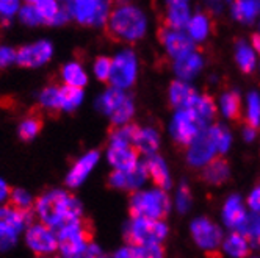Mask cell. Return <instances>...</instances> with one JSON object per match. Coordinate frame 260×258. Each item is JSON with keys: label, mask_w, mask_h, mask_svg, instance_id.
I'll return each instance as SVG.
<instances>
[{"label": "cell", "mask_w": 260, "mask_h": 258, "mask_svg": "<svg viewBox=\"0 0 260 258\" xmlns=\"http://www.w3.org/2000/svg\"><path fill=\"white\" fill-rule=\"evenodd\" d=\"M260 124V96L251 93L248 96V125L257 128Z\"/></svg>", "instance_id": "cell-41"}, {"label": "cell", "mask_w": 260, "mask_h": 258, "mask_svg": "<svg viewBox=\"0 0 260 258\" xmlns=\"http://www.w3.org/2000/svg\"><path fill=\"white\" fill-rule=\"evenodd\" d=\"M10 202H11V207L21 211H30L33 205L31 196L25 190H21V188H16L10 193Z\"/></svg>", "instance_id": "cell-40"}, {"label": "cell", "mask_w": 260, "mask_h": 258, "mask_svg": "<svg viewBox=\"0 0 260 258\" xmlns=\"http://www.w3.org/2000/svg\"><path fill=\"white\" fill-rule=\"evenodd\" d=\"M248 213L245 210L243 202L240 200L238 196H232L228 199L224 204V210H222V219H224V224L231 229H240L241 224L245 223Z\"/></svg>", "instance_id": "cell-22"}, {"label": "cell", "mask_w": 260, "mask_h": 258, "mask_svg": "<svg viewBox=\"0 0 260 258\" xmlns=\"http://www.w3.org/2000/svg\"><path fill=\"white\" fill-rule=\"evenodd\" d=\"M249 243L240 232L231 233L224 241V252L234 258H245L249 253Z\"/></svg>", "instance_id": "cell-31"}, {"label": "cell", "mask_w": 260, "mask_h": 258, "mask_svg": "<svg viewBox=\"0 0 260 258\" xmlns=\"http://www.w3.org/2000/svg\"><path fill=\"white\" fill-rule=\"evenodd\" d=\"M107 28L110 36H113L116 41L134 43L143 38L147 28V21L144 13L138 7L121 4L111 10L107 21Z\"/></svg>", "instance_id": "cell-2"}, {"label": "cell", "mask_w": 260, "mask_h": 258, "mask_svg": "<svg viewBox=\"0 0 260 258\" xmlns=\"http://www.w3.org/2000/svg\"><path fill=\"white\" fill-rule=\"evenodd\" d=\"M25 241L38 256L53 255L58 250L57 233L44 224H31L25 230Z\"/></svg>", "instance_id": "cell-12"}, {"label": "cell", "mask_w": 260, "mask_h": 258, "mask_svg": "<svg viewBox=\"0 0 260 258\" xmlns=\"http://www.w3.org/2000/svg\"><path fill=\"white\" fill-rule=\"evenodd\" d=\"M138 63L137 57L132 50H122L116 57L111 60V73H110V83L111 88L125 89L132 86L137 79Z\"/></svg>", "instance_id": "cell-10"}, {"label": "cell", "mask_w": 260, "mask_h": 258, "mask_svg": "<svg viewBox=\"0 0 260 258\" xmlns=\"http://www.w3.org/2000/svg\"><path fill=\"white\" fill-rule=\"evenodd\" d=\"M243 138H245L246 141H252V139L255 138V128L246 125V127H245V130H243Z\"/></svg>", "instance_id": "cell-51"}, {"label": "cell", "mask_w": 260, "mask_h": 258, "mask_svg": "<svg viewBox=\"0 0 260 258\" xmlns=\"http://www.w3.org/2000/svg\"><path fill=\"white\" fill-rule=\"evenodd\" d=\"M191 109H194V113L204 122H207V121H210L215 116V113H216V105H215V102H213V99L210 96H199L196 105Z\"/></svg>", "instance_id": "cell-38"}, {"label": "cell", "mask_w": 260, "mask_h": 258, "mask_svg": "<svg viewBox=\"0 0 260 258\" xmlns=\"http://www.w3.org/2000/svg\"><path fill=\"white\" fill-rule=\"evenodd\" d=\"M41 127H43V121L40 116H28L19 125V136L24 141H30L38 136V133L41 132Z\"/></svg>", "instance_id": "cell-35"}, {"label": "cell", "mask_w": 260, "mask_h": 258, "mask_svg": "<svg viewBox=\"0 0 260 258\" xmlns=\"http://www.w3.org/2000/svg\"><path fill=\"white\" fill-rule=\"evenodd\" d=\"M17 14H19V19L24 24H27V25H40L38 16H36V11H35L31 2H27L25 5H22Z\"/></svg>", "instance_id": "cell-44"}, {"label": "cell", "mask_w": 260, "mask_h": 258, "mask_svg": "<svg viewBox=\"0 0 260 258\" xmlns=\"http://www.w3.org/2000/svg\"><path fill=\"white\" fill-rule=\"evenodd\" d=\"M40 258H57V256H52V255H46V256H40Z\"/></svg>", "instance_id": "cell-53"}, {"label": "cell", "mask_w": 260, "mask_h": 258, "mask_svg": "<svg viewBox=\"0 0 260 258\" xmlns=\"http://www.w3.org/2000/svg\"><path fill=\"white\" fill-rule=\"evenodd\" d=\"M202 64H204V60L199 53L193 52L190 55H187L185 58H180L176 61L174 64V69H176V73L183 80H190L193 79L196 73L202 69Z\"/></svg>", "instance_id": "cell-26"}, {"label": "cell", "mask_w": 260, "mask_h": 258, "mask_svg": "<svg viewBox=\"0 0 260 258\" xmlns=\"http://www.w3.org/2000/svg\"><path fill=\"white\" fill-rule=\"evenodd\" d=\"M204 127L206 122L194 113V109H180L176 113L170 130L177 144L190 145L204 132Z\"/></svg>", "instance_id": "cell-9"}, {"label": "cell", "mask_w": 260, "mask_h": 258, "mask_svg": "<svg viewBox=\"0 0 260 258\" xmlns=\"http://www.w3.org/2000/svg\"><path fill=\"white\" fill-rule=\"evenodd\" d=\"M176 205H177V210L180 213L187 211L191 205V191L188 188L187 183H182L179 191H177V196H176Z\"/></svg>", "instance_id": "cell-42"}, {"label": "cell", "mask_w": 260, "mask_h": 258, "mask_svg": "<svg viewBox=\"0 0 260 258\" xmlns=\"http://www.w3.org/2000/svg\"><path fill=\"white\" fill-rule=\"evenodd\" d=\"M168 233V227L161 220L132 217L125 227V239L130 246H144L158 243Z\"/></svg>", "instance_id": "cell-6"}, {"label": "cell", "mask_w": 260, "mask_h": 258, "mask_svg": "<svg viewBox=\"0 0 260 258\" xmlns=\"http://www.w3.org/2000/svg\"><path fill=\"white\" fill-rule=\"evenodd\" d=\"M74 258H107V256L104 255V252L101 250L99 246H96L94 243H91L83 253H80L79 256H74Z\"/></svg>", "instance_id": "cell-47"}, {"label": "cell", "mask_w": 260, "mask_h": 258, "mask_svg": "<svg viewBox=\"0 0 260 258\" xmlns=\"http://www.w3.org/2000/svg\"><path fill=\"white\" fill-rule=\"evenodd\" d=\"M107 158L115 171H132L140 164L138 152L134 145H116L110 144Z\"/></svg>", "instance_id": "cell-17"}, {"label": "cell", "mask_w": 260, "mask_h": 258, "mask_svg": "<svg viewBox=\"0 0 260 258\" xmlns=\"http://www.w3.org/2000/svg\"><path fill=\"white\" fill-rule=\"evenodd\" d=\"M171 210V202L163 190L138 191L130 199L132 217H146L160 220Z\"/></svg>", "instance_id": "cell-3"}, {"label": "cell", "mask_w": 260, "mask_h": 258, "mask_svg": "<svg viewBox=\"0 0 260 258\" xmlns=\"http://www.w3.org/2000/svg\"><path fill=\"white\" fill-rule=\"evenodd\" d=\"M35 211L38 213L41 224L53 232L82 219V204L79 199L63 190H52L43 194L35 202Z\"/></svg>", "instance_id": "cell-1"}, {"label": "cell", "mask_w": 260, "mask_h": 258, "mask_svg": "<svg viewBox=\"0 0 260 258\" xmlns=\"http://www.w3.org/2000/svg\"><path fill=\"white\" fill-rule=\"evenodd\" d=\"M190 7L187 2H182V0H173L165 5L163 10V27L171 28V30H180L183 27H187L190 22Z\"/></svg>", "instance_id": "cell-18"}, {"label": "cell", "mask_w": 260, "mask_h": 258, "mask_svg": "<svg viewBox=\"0 0 260 258\" xmlns=\"http://www.w3.org/2000/svg\"><path fill=\"white\" fill-rule=\"evenodd\" d=\"M53 55V46L49 41H36L33 44L22 46L17 50L16 63L24 67H41L50 61Z\"/></svg>", "instance_id": "cell-13"}, {"label": "cell", "mask_w": 260, "mask_h": 258, "mask_svg": "<svg viewBox=\"0 0 260 258\" xmlns=\"http://www.w3.org/2000/svg\"><path fill=\"white\" fill-rule=\"evenodd\" d=\"M40 103L49 112H58L60 109V86H47L41 91Z\"/></svg>", "instance_id": "cell-36"}, {"label": "cell", "mask_w": 260, "mask_h": 258, "mask_svg": "<svg viewBox=\"0 0 260 258\" xmlns=\"http://www.w3.org/2000/svg\"><path fill=\"white\" fill-rule=\"evenodd\" d=\"M187 28L191 41H202L212 33V19L206 13H198L190 19Z\"/></svg>", "instance_id": "cell-28"}, {"label": "cell", "mask_w": 260, "mask_h": 258, "mask_svg": "<svg viewBox=\"0 0 260 258\" xmlns=\"http://www.w3.org/2000/svg\"><path fill=\"white\" fill-rule=\"evenodd\" d=\"M260 14V2L251 0H238L232 5V16L240 22H252Z\"/></svg>", "instance_id": "cell-30"}, {"label": "cell", "mask_w": 260, "mask_h": 258, "mask_svg": "<svg viewBox=\"0 0 260 258\" xmlns=\"http://www.w3.org/2000/svg\"><path fill=\"white\" fill-rule=\"evenodd\" d=\"M132 258H165V249L158 244H144V246H130Z\"/></svg>", "instance_id": "cell-39"}, {"label": "cell", "mask_w": 260, "mask_h": 258, "mask_svg": "<svg viewBox=\"0 0 260 258\" xmlns=\"http://www.w3.org/2000/svg\"><path fill=\"white\" fill-rule=\"evenodd\" d=\"M55 233H57L58 250L64 258H74L83 253L86 247L91 244L92 238V230L83 219L66 224Z\"/></svg>", "instance_id": "cell-4"}, {"label": "cell", "mask_w": 260, "mask_h": 258, "mask_svg": "<svg viewBox=\"0 0 260 258\" xmlns=\"http://www.w3.org/2000/svg\"><path fill=\"white\" fill-rule=\"evenodd\" d=\"M69 17L76 19L82 25L99 27L107 24L111 13L110 4L102 0H74L66 4Z\"/></svg>", "instance_id": "cell-8"}, {"label": "cell", "mask_w": 260, "mask_h": 258, "mask_svg": "<svg viewBox=\"0 0 260 258\" xmlns=\"http://www.w3.org/2000/svg\"><path fill=\"white\" fill-rule=\"evenodd\" d=\"M147 177L144 163H140L132 171H115L110 175V185L118 190H138Z\"/></svg>", "instance_id": "cell-20"}, {"label": "cell", "mask_w": 260, "mask_h": 258, "mask_svg": "<svg viewBox=\"0 0 260 258\" xmlns=\"http://www.w3.org/2000/svg\"><path fill=\"white\" fill-rule=\"evenodd\" d=\"M144 166H146L147 175L154 180L158 190H168L171 187V177H170L168 168H166L165 161L160 157H157V155L149 157L147 161L144 163Z\"/></svg>", "instance_id": "cell-25"}, {"label": "cell", "mask_w": 260, "mask_h": 258, "mask_svg": "<svg viewBox=\"0 0 260 258\" xmlns=\"http://www.w3.org/2000/svg\"><path fill=\"white\" fill-rule=\"evenodd\" d=\"M248 205L254 213H260V185H257L248 197Z\"/></svg>", "instance_id": "cell-48"}, {"label": "cell", "mask_w": 260, "mask_h": 258, "mask_svg": "<svg viewBox=\"0 0 260 258\" xmlns=\"http://www.w3.org/2000/svg\"><path fill=\"white\" fill-rule=\"evenodd\" d=\"M61 79L64 82V86L79 88V89H82L88 83L86 72H85L83 66L77 61L66 63L61 67Z\"/></svg>", "instance_id": "cell-27"}, {"label": "cell", "mask_w": 260, "mask_h": 258, "mask_svg": "<svg viewBox=\"0 0 260 258\" xmlns=\"http://www.w3.org/2000/svg\"><path fill=\"white\" fill-rule=\"evenodd\" d=\"M191 235L194 243L207 252L209 258H216L218 253V246L221 243V230L219 227L212 223L207 217H199L191 224Z\"/></svg>", "instance_id": "cell-11"}, {"label": "cell", "mask_w": 260, "mask_h": 258, "mask_svg": "<svg viewBox=\"0 0 260 258\" xmlns=\"http://www.w3.org/2000/svg\"><path fill=\"white\" fill-rule=\"evenodd\" d=\"M246 238V241L252 247H260V214L251 213L246 216L245 223L237 230Z\"/></svg>", "instance_id": "cell-29"}, {"label": "cell", "mask_w": 260, "mask_h": 258, "mask_svg": "<svg viewBox=\"0 0 260 258\" xmlns=\"http://www.w3.org/2000/svg\"><path fill=\"white\" fill-rule=\"evenodd\" d=\"M92 70H94V76L105 82V80H110V73H111V60L107 58V57H99L96 61H94V67H92Z\"/></svg>", "instance_id": "cell-43"}, {"label": "cell", "mask_w": 260, "mask_h": 258, "mask_svg": "<svg viewBox=\"0 0 260 258\" xmlns=\"http://www.w3.org/2000/svg\"><path fill=\"white\" fill-rule=\"evenodd\" d=\"M235 61L245 73H251L255 67V55L245 41H238L235 46Z\"/></svg>", "instance_id": "cell-33"}, {"label": "cell", "mask_w": 260, "mask_h": 258, "mask_svg": "<svg viewBox=\"0 0 260 258\" xmlns=\"http://www.w3.org/2000/svg\"><path fill=\"white\" fill-rule=\"evenodd\" d=\"M16 55L17 52L8 46H0V69L8 67L16 61Z\"/></svg>", "instance_id": "cell-46"}, {"label": "cell", "mask_w": 260, "mask_h": 258, "mask_svg": "<svg viewBox=\"0 0 260 258\" xmlns=\"http://www.w3.org/2000/svg\"><path fill=\"white\" fill-rule=\"evenodd\" d=\"M21 10V5L19 2H16V0H0V16L4 17V19H10L14 14H17Z\"/></svg>", "instance_id": "cell-45"}, {"label": "cell", "mask_w": 260, "mask_h": 258, "mask_svg": "<svg viewBox=\"0 0 260 258\" xmlns=\"http://www.w3.org/2000/svg\"><path fill=\"white\" fill-rule=\"evenodd\" d=\"M99 161V154L96 151L86 152L83 157H80L74 166L71 168V171L66 175V185L71 188H77L82 183L86 180V177L91 174V171L94 169V166Z\"/></svg>", "instance_id": "cell-19"}, {"label": "cell", "mask_w": 260, "mask_h": 258, "mask_svg": "<svg viewBox=\"0 0 260 258\" xmlns=\"http://www.w3.org/2000/svg\"><path fill=\"white\" fill-rule=\"evenodd\" d=\"M98 108L107 115L116 127L127 125L134 116V100L130 99L122 89L108 88L98 99Z\"/></svg>", "instance_id": "cell-5"}, {"label": "cell", "mask_w": 260, "mask_h": 258, "mask_svg": "<svg viewBox=\"0 0 260 258\" xmlns=\"http://www.w3.org/2000/svg\"><path fill=\"white\" fill-rule=\"evenodd\" d=\"M31 4L36 11V16H38L40 24L60 25L69 19V13L66 7H61L60 4L53 2V0H33Z\"/></svg>", "instance_id": "cell-16"}, {"label": "cell", "mask_w": 260, "mask_h": 258, "mask_svg": "<svg viewBox=\"0 0 260 258\" xmlns=\"http://www.w3.org/2000/svg\"><path fill=\"white\" fill-rule=\"evenodd\" d=\"M158 145H160V136L154 128H151V127L140 128L138 127V132L134 139V147L137 149L138 154L152 157L157 152Z\"/></svg>", "instance_id": "cell-24"}, {"label": "cell", "mask_w": 260, "mask_h": 258, "mask_svg": "<svg viewBox=\"0 0 260 258\" xmlns=\"http://www.w3.org/2000/svg\"><path fill=\"white\" fill-rule=\"evenodd\" d=\"M113 258H132V250H130V246H128V247L119 249V250L113 255Z\"/></svg>", "instance_id": "cell-50"}, {"label": "cell", "mask_w": 260, "mask_h": 258, "mask_svg": "<svg viewBox=\"0 0 260 258\" xmlns=\"http://www.w3.org/2000/svg\"><path fill=\"white\" fill-rule=\"evenodd\" d=\"M209 136L212 138L213 144L216 145V151L218 152H226L229 149V144H231V133L228 132L226 127L222 125H213L207 130Z\"/></svg>", "instance_id": "cell-37"}, {"label": "cell", "mask_w": 260, "mask_h": 258, "mask_svg": "<svg viewBox=\"0 0 260 258\" xmlns=\"http://www.w3.org/2000/svg\"><path fill=\"white\" fill-rule=\"evenodd\" d=\"M252 46H254V49L258 52V55H260V33H257V34H254L252 36Z\"/></svg>", "instance_id": "cell-52"}, {"label": "cell", "mask_w": 260, "mask_h": 258, "mask_svg": "<svg viewBox=\"0 0 260 258\" xmlns=\"http://www.w3.org/2000/svg\"><path fill=\"white\" fill-rule=\"evenodd\" d=\"M216 145L213 144L212 138L209 136L207 132H202L190 145H188V152L187 158L191 166H206L209 164L215 154H216Z\"/></svg>", "instance_id": "cell-15"}, {"label": "cell", "mask_w": 260, "mask_h": 258, "mask_svg": "<svg viewBox=\"0 0 260 258\" xmlns=\"http://www.w3.org/2000/svg\"><path fill=\"white\" fill-rule=\"evenodd\" d=\"M221 109L226 118L238 121L241 118V99L237 91H229L221 97Z\"/></svg>", "instance_id": "cell-34"}, {"label": "cell", "mask_w": 260, "mask_h": 258, "mask_svg": "<svg viewBox=\"0 0 260 258\" xmlns=\"http://www.w3.org/2000/svg\"><path fill=\"white\" fill-rule=\"evenodd\" d=\"M31 213L16 210L11 205H0V250H8L30 223Z\"/></svg>", "instance_id": "cell-7"}, {"label": "cell", "mask_w": 260, "mask_h": 258, "mask_svg": "<svg viewBox=\"0 0 260 258\" xmlns=\"http://www.w3.org/2000/svg\"><path fill=\"white\" fill-rule=\"evenodd\" d=\"M83 100V91L79 88L60 86V109L61 112H74L80 106Z\"/></svg>", "instance_id": "cell-32"}, {"label": "cell", "mask_w": 260, "mask_h": 258, "mask_svg": "<svg viewBox=\"0 0 260 258\" xmlns=\"http://www.w3.org/2000/svg\"><path fill=\"white\" fill-rule=\"evenodd\" d=\"M198 99H199V96L196 93V89L191 88L188 83H185L182 80L171 83L170 100H171L173 106H176L179 112L180 109H191L196 105Z\"/></svg>", "instance_id": "cell-21"}, {"label": "cell", "mask_w": 260, "mask_h": 258, "mask_svg": "<svg viewBox=\"0 0 260 258\" xmlns=\"http://www.w3.org/2000/svg\"><path fill=\"white\" fill-rule=\"evenodd\" d=\"M10 188H8V185L5 183V180H2L0 178V204H2V202H5L8 197H10Z\"/></svg>", "instance_id": "cell-49"}, {"label": "cell", "mask_w": 260, "mask_h": 258, "mask_svg": "<svg viewBox=\"0 0 260 258\" xmlns=\"http://www.w3.org/2000/svg\"><path fill=\"white\" fill-rule=\"evenodd\" d=\"M158 40L165 46L168 55H171L173 58H176V61L180 58H185L190 53H193L194 46H193L191 38L180 30H171V28L161 27L158 30Z\"/></svg>", "instance_id": "cell-14"}, {"label": "cell", "mask_w": 260, "mask_h": 258, "mask_svg": "<svg viewBox=\"0 0 260 258\" xmlns=\"http://www.w3.org/2000/svg\"><path fill=\"white\" fill-rule=\"evenodd\" d=\"M201 178L209 185H221L229 178V164L224 158H213L204 166Z\"/></svg>", "instance_id": "cell-23"}, {"label": "cell", "mask_w": 260, "mask_h": 258, "mask_svg": "<svg viewBox=\"0 0 260 258\" xmlns=\"http://www.w3.org/2000/svg\"><path fill=\"white\" fill-rule=\"evenodd\" d=\"M258 28H260V22H258Z\"/></svg>", "instance_id": "cell-54"}]
</instances>
